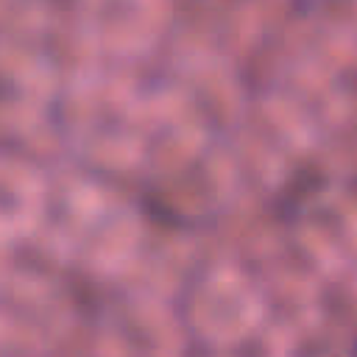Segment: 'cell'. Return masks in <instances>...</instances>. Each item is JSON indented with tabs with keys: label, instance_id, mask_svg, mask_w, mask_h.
<instances>
[{
	"label": "cell",
	"instance_id": "6da1fadb",
	"mask_svg": "<svg viewBox=\"0 0 357 357\" xmlns=\"http://www.w3.org/2000/svg\"><path fill=\"white\" fill-rule=\"evenodd\" d=\"M262 298L234 268H215L198 276L184 296V321L209 343L243 340L262 318Z\"/></svg>",
	"mask_w": 357,
	"mask_h": 357
}]
</instances>
